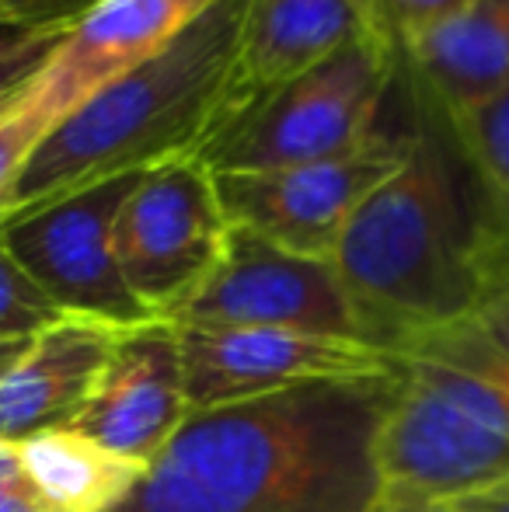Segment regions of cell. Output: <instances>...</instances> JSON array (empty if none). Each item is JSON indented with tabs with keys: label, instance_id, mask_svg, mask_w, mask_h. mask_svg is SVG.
<instances>
[{
	"label": "cell",
	"instance_id": "83f0119b",
	"mask_svg": "<svg viewBox=\"0 0 509 512\" xmlns=\"http://www.w3.org/2000/svg\"><path fill=\"white\" fill-rule=\"evenodd\" d=\"M377 512H464L454 502H443V506H381Z\"/></svg>",
	"mask_w": 509,
	"mask_h": 512
},
{
	"label": "cell",
	"instance_id": "ffe728a7",
	"mask_svg": "<svg viewBox=\"0 0 509 512\" xmlns=\"http://www.w3.org/2000/svg\"><path fill=\"white\" fill-rule=\"evenodd\" d=\"M46 133L49 129L21 102L11 112L0 115V223L14 213L21 171H25L28 157L35 154V147H39Z\"/></svg>",
	"mask_w": 509,
	"mask_h": 512
},
{
	"label": "cell",
	"instance_id": "d6986e66",
	"mask_svg": "<svg viewBox=\"0 0 509 512\" xmlns=\"http://www.w3.org/2000/svg\"><path fill=\"white\" fill-rule=\"evenodd\" d=\"M74 21H49V25H39L32 35H25L21 42H14V46H7L4 53H0V115L11 112V108L28 95V88L39 81L42 67L49 63L53 49L60 46L63 35L70 32Z\"/></svg>",
	"mask_w": 509,
	"mask_h": 512
},
{
	"label": "cell",
	"instance_id": "7c38bea8",
	"mask_svg": "<svg viewBox=\"0 0 509 512\" xmlns=\"http://www.w3.org/2000/svg\"><path fill=\"white\" fill-rule=\"evenodd\" d=\"M185 418L189 398L178 324L143 321L116 335L102 377L70 429L150 467Z\"/></svg>",
	"mask_w": 509,
	"mask_h": 512
},
{
	"label": "cell",
	"instance_id": "7402d4cb",
	"mask_svg": "<svg viewBox=\"0 0 509 512\" xmlns=\"http://www.w3.org/2000/svg\"><path fill=\"white\" fill-rule=\"evenodd\" d=\"M95 0H0V18L14 25H49L81 18Z\"/></svg>",
	"mask_w": 509,
	"mask_h": 512
},
{
	"label": "cell",
	"instance_id": "ac0fdd59",
	"mask_svg": "<svg viewBox=\"0 0 509 512\" xmlns=\"http://www.w3.org/2000/svg\"><path fill=\"white\" fill-rule=\"evenodd\" d=\"M60 317V307L32 283V276L14 262L7 244L0 241V342L32 338Z\"/></svg>",
	"mask_w": 509,
	"mask_h": 512
},
{
	"label": "cell",
	"instance_id": "2e32d148",
	"mask_svg": "<svg viewBox=\"0 0 509 512\" xmlns=\"http://www.w3.org/2000/svg\"><path fill=\"white\" fill-rule=\"evenodd\" d=\"M18 460L28 499L42 512H116L147 474V464L70 425L18 443Z\"/></svg>",
	"mask_w": 509,
	"mask_h": 512
},
{
	"label": "cell",
	"instance_id": "44dd1931",
	"mask_svg": "<svg viewBox=\"0 0 509 512\" xmlns=\"http://www.w3.org/2000/svg\"><path fill=\"white\" fill-rule=\"evenodd\" d=\"M367 21L377 35H384L387 42L401 46L412 32L433 25L436 18L457 11L468 0H360Z\"/></svg>",
	"mask_w": 509,
	"mask_h": 512
},
{
	"label": "cell",
	"instance_id": "4fadbf2b",
	"mask_svg": "<svg viewBox=\"0 0 509 512\" xmlns=\"http://www.w3.org/2000/svg\"><path fill=\"white\" fill-rule=\"evenodd\" d=\"M119 328L60 317L28 338L21 359L0 380V439L11 446L67 429L88 405Z\"/></svg>",
	"mask_w": 509,
	"mask_h": 512
},
{
	"label": "cell",
	"instance_id": "9a60e30c",
	"mask_svg": "<svg viewBox=\"0 0 509 512\" xmlns=\"http://www.w3.org/2000/svg\"><path fill=\"white\" fill-rule=\"evenodd\" d=\"M370 32L374 28L360 0H248L241 49V88L248 112L279 84L293 81Z\"/></svg>",
	"mask_w": 509,
	"mask_h": 512
},
{
	"label": "cell",
	"instance_id": "8992f818",
	"mask_svg": "<svg viewBox=\"0 0 509 512\" xmlns=\"http://www.w3.org/2000/svg\"><path fill=\"white\" fill-rule=\"evenodd\" d=\"M140 175H119L67 192L0 223V241L63 317L109 328L154 321L123 283L116 262V216Z\"/></svg>",
	"mask_w": 509,
	"mask_h": 512
},
{
	"label": "cell",
	"instance_id": "ba28073f",
	"mask_svg": "<svg viewBox=\"0 0 509 512\" xmlns=\"http://www.w3.org/2000/svg\"><path fill=\"white\" fill-rule=\"evenodd\" d=\"M178 342H182L189 411L234 405L328 380L398 377L394 352L356 338L304 335L283 328L178 324Z\"/></svg>",
	"mask_w": 509,
	"mask_h": 512
},
{
	"label": "cell",
	"instance_id": "cb8c5ba5",
	"mask_svg": "<svg viewBox=\"0 0 509 512\" xmlns=\"http://www.w3.org/2000/svg\"><path fill=\"white\" fill-rule=\"evenodd\" d=\"M454 506H461L464 512H509V485L485 495H471V499H461Z\"/></svg>",
	"mask_w": 509,
	"mask_h": 512
},
{
	"label": "cell",
	"instance_id": "603a6c76",
	"mask_svg": "<svg viewBox=\"0 0 509 512\" xmlns=\"http://www.w3.org/2000/svg\"><path fill=\"white\" fill-rule=\"evenodd\" d=\"M0 492H14V495H25L28 499L25 474H21V460H18V446L4 443V439H0Z\"/></svg>",
	"mask_w": 509,
	"mask_h": 512
},
{
	"label": "cell",
	"instance_id": "52a82bcc",
	"mask_svg": "<svg viewBox=\"0 0 509 512\" xmlns=\"http://www.w3.org/2000/svg\"><path fill=\"white\" fill-rule=\"evenodd\" d=\"M405 150L408 133L387 136L377 129L363 147L342 157L265 171H213V182L231 227L332 262L356 209L398 171Z\"/></svg>",
	"mask_w": 509,
	"mask_h": 512
},
{
	"label": "cell",
	"instance_id": "5b68a950",
	"mask_svg": "<svg viewBox=\"0 0 509 512\" xmlns=\"http://www.w3.org/2000/svg\"><path fill=\"white\" fill-rule=\"evenodd\" d=\"M231 223L210 164L178 161L136 178L116 216L123 283L154 321H178L217 272Z\"/></svg>",
	"mask_w": 509,
	"mask_h": 512
},
{
	"label": "cell",
	"instance_id": "9c48e42d",
	"mask_svg": "<svg viewBox=\"0 0 509 512\" xmlns=\"http://www.w3.org/2000/svg\"><path fill=\"white\" fill-rule=\"evenodd\" d=\"M178 324L283 328L367 342L332 262L286 251L241 227H231L217 272L182 310Z\"/></svg>",
	"mask_w": 509,
	"mask_h": 512
},
{
	"label": "cell",
	"instance_id": "484cf974",
	"mask_svg": "<svg viewBox=\"0 0 509 512\" xmlns=\"http://www.w3.org/2000/svg\"><path fill=\"white\" fill-rule=\"evenodd\" d=\"M39 25H14V21H4L0 18V53H4L7 46H14V42H21L25 35H32Z\"/></svg>",
	"mask_w": 509,
	"mask_h": 512
},
{
	"label": "cell",
	"instance_id": "7a4b0ae2",
	"mask_svg": "<svg viewBox=\"0 0 509 512\" xmlns=\"http://www.w3.org/2000/svg\"><path fill=\"white\" fill-rule=\"evenodd\" d=\"M332 265L363 338L387 352L509 297V230L440 115L408 133L405 161L356 209Z\"/></svg>",
	"mask_w": 509,
	"mask_h": 512
},
{
	"label": "cell",
	"instance_id": "3957f363",
	"mask_svg": "<svg viewBox=\"0 0 509 512\" xmlns=\"http://www.w3.org/2000/svg\"><path fill=\"white\" fill-rule=\"evenodd\" d=\"M245 4L217 0L161 53L56 122L21 171L14 213L119 175L206 161L248 112Z\"/></svg>",
	"mask_w": 509,
	"mask_h": 512
},
{
	"label": "cell",
	"instance_id": "e0dca14e",
	"mask_svg": "<svg viewBox=\"0 0 509 512\" xmlns=\"http://www.w3.org/2000/svg\"><path fill=\"white\" fill-rule=\"evenodd\" d=\"M443 126L450 129L496 216L509 230V91Z\"/></svg>",
	"mask_w": 509,
	"mask_h": 512
},
{
	"label": "cell",
	"instance_id": "8fae6325",
	"mask_svg": "<svg viewBox=\"0 0 509 512\" xmlns=\"http://www.w3.org/2000/svg\"><path fill=\"white\" fill-rule=\"evenodd\" d=\"M217 0H95L53 49L21 105L46 129L175 42Z\"/></svg>",
	"mask_w": 509,
	"mask_h": 512
},
{
	"label": "cell",
	"instance_id": "4316f807",
	"mask_svg": "<svg viewBox=\"0 0 509 512\" xmlns=\"http://www.w3.org/2000/svg\"><path fill=\"white\" fill-rule=\"evenodd\" d=\"M0 512H42V509L32 499H25V495L0 492Z\"/></svg>",
	"mask_w": 509,
	"mask_h": 512
},
{
	"label": "cell",
	"instance_id": "277c9868",
	"mask_svg": "<svg viewBox=\"0 0 509 512\" xmlns=\"http://www.w3.org/2000/svg\"><path fill=\"white\" fill-rule=\"evenodd\" d=\"M398 74V46L374 32L360 35L255 102L203 164L210 171H265L349 154L377 133Z\"/></svg>",
	"mask_w": 509,
	"mask_h": 512
},
{
	"label": "cell",
	"instance_id": "6da1fadb",
	"mask_svg": "<svg viewBox=\"0 0 509 512\" xmlns=\"http://www.w3.org/2000/svg\"><path fill=\"white\" fill-rule=\"evenodd\" d=\"M394 387L328 380L189 411L116 512H377Z\"/></svg>",
	"mask_w": 509,
	"mask_h": 512
},
{
	"label": "cell",
	"instance_id": "30bf717a",
	"mask_svg": "<svg viewBox=\"0 0 509 512\" xmlns=\"http://www.w3.org/2000/svg\"><path fill=\"white\" fill-rule=\"evenodd\" d=\"M381 506H443L509 485V436L398 377L377 436Z\"/></svg>",
	"mask_w": 509,
	"mask_h": 512
},
{
	"label": "cell",
	"instance_id": "5bb4252c",
	"mask_svg": "<svg viewBox=\"0 0 509 512\" xmlns=\"http://www.w3.org/2000/svg\"><path fill=\"white\" fill-rule=\"evenodd\" d=\"M443 122L475 112L509 91V0H468L398 46Z\"/></svg>",
	"mask_w": 509,
	"mask_h": 512
},
{
	"label": "cell",
	"instance_id": "d4e9b609",
	"mask_svg": "<svg viewBox=\"0 0 509 512\" xmlns=\"http://www.w3.org/2000/svg\"><path fill=\"white\" fill-rule=\"evenodd\" d=\"M25 345H28V338H7V342H0V380L11 373V366L21 359Z\"/></svg>",
	"mask_w": 509,
	"mask_h": 512
}]
</instances>
